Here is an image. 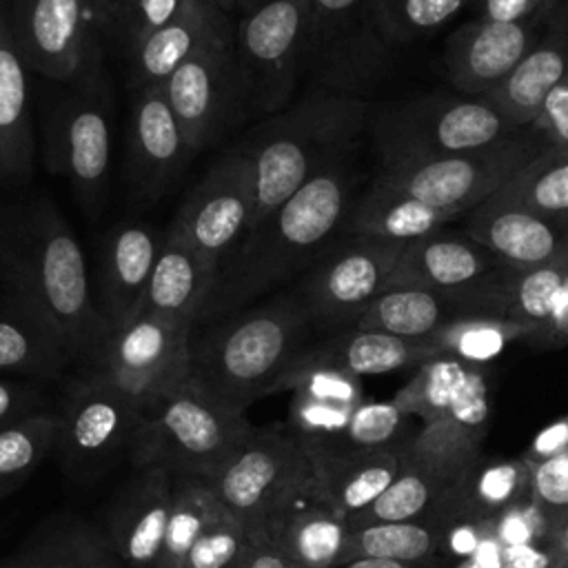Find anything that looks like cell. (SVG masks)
I'll use <instances>...</instances> for the list:
<instances>
[{"instance_id":"4dcf8cb0","label":"cell","mask_w":568,"mask_h":568,"mask_svg":"<svg viewBox=\"0 0 568 568\" xmlns=\"http://www.w3.org/2000/svg\"><path fill=\"white\" fill-rule=\"evenodd\" d=\"M33 153L27 64L11 31L9 0H0V175H27L33 166Z\"/></svg>"},{"instance_id":"681fc988","label":"cell","mask_w":568,"mask_h":568,"mask_svg":"<svg viewBox=\"0 0 568 568\" xmlns=\"http://www.w3.org/2000/svg\"><path fill=\"white\" fill-rule=\"evenodd\" d=\"M530 499L555 524L568 515V450L530 466Z\"/></svg>"},{"instance_id":"f1b7e54d","label":"cell","mask_w":568,"mask_h":568,"mask_svg":"<svg viewBox=\"0 0 568 568\" xmlns=\"http://www.w3.org/2000/svg\"><path fill=\"white\" fill-rule=\"evenodd\" d=\"M313 493L344 519L366 510L395 479L399 448L328 453L308 457Z\"/></svg>"},{"instance_id":"f907efd6","label":"cell","mask_w":568,"mask_h":568,"mask_svg":"<svg viewBox=\"0 0 568 568\" xmlns=\"http://www.w3.org/2000/svg\"><path fill=\"white\" fill-rule=\"evenodd\" d=\"M186 0H126L120 11V27L126 49L173 20Z\"/></svg>"},{"instance_id":"4fadbf2b","label":"cell","mask_w":568,"mask_h":568,"mask_svg":"<svg viewBox=\"0 0 568 568\" xmlns=\"http://www.w3.org/2000/svg\"><path fill=\"white\" fill-rule=\"evenodd\" d=\"M193 153L251 118L233 49V27L193 53L162 84Z\"/></svg>"},{"instance_id":"11a10c76","label":"cell","mask_w":568,"mask_h":568,"mask_svg":"<svg viewBox=\"0 0 568 568\" xmlns=\"http://www.w3.org/2000/svg\"><path fill=\"white\" fill-rule=\"evenodd\" d=\"M38 390L29 384H20V382H9L0 377V428L40 413L38 408Z\"/></svg>"},{"instance_id":"52a82bcc","label":"cell","mask_w":568,"mask_h":568,"mask_svg":"<svg viewBox=\"0 0 568 568\" xmlns=\"http://www.w3.org/2000/svg\"><path fill=\"white\" fill-rule=\"evenodd\" d=\"M544 149H548L546 140L526 126L484 149L379 166L377 180L428 206L459 215L488 200Z\"/></svg>"},{"instance_id":"9a60e30c","label":"cell","mask_w":568,"mask_h":568,"mask_svg":"<svg viewBox=\"0 0 568 568\" xmlns=\"http://www.w3.org/2000/svg\"><path fill=\"white\" fill-rule=\"evenodd\" d=\"M368 0H308L304 75L313 89L355 95L379 60Z\"/></svg>"},{"instance_id":"1f68e13d","label":"cell","mask_w":568,"mask_h":568,"mask_svg":"<svg viewBox=\"0 0 568 568\" xmlns=\"http://www.w3.org/2000/svg\"><path fill=\"white\" fill-rule=\"evenodd\" d=\"M528 497L530 466L521 455L508 459L479 457L428 521L442 530L459 519L490 521Z\"/></svg>"},{"instance_id":"7bdbcfd3","label":"cell","mask_w":568,"mask_h":568,"mask_svg":"<svg viewBox=\"0 0 568 568\" xmlns=\"http://www.w3.org/2000/svg\"><path fill=\"white\" fill-rule=\"evenodd\" d=\"M470 0H368V18L382 44H408L468 7Z\"/></svg>"},{"instance_id":"d590c367","label":"cell","mask_w":568,"mask_h":568,"mask_svg":"<svg viewBox=\"0 0 568 568\" xmlns=\"http://www.w3.org/2000/svg\"><path fill=\"white\" fill-rule=\"evenodd\" d=\"M7 561L9 568H124L102 532L75 521L38 535Z\"/></svg>"},{"instance_id":"8fae6325","label":"cell","mask_w":568,"mask_h":568,"mask_svg":"<svg viewBox=\"0 0 568 568\" xmlns=\"http://www.w3.org/2000/svg\"><path fill=\"white\" fill-rule=\"evenodd\" d=\"M209 481L237 519L257 528L275 508L313 484V468L286 426H253Z\"/></svg>"},{"instance_id":"44dd1931","label":"cell","mask_w":568,"mask_h":568,"mask_svg":"<svg viewBox=\"0 0 568 568\" xmlns=\"http://www.w3.org/2000/svg\"><path fill=\"white\" fill-rule=\"evenodd\" d=\"M464 233L515 268L546 264L568 253V224L528 211L501 189L468 211Z\"/></svg>"},{"instance_id":"f6af8a7d","label":"cell","mask_w":568,"mask_h":568,"mask_svg":"<svg viewBox=\"0 0 568 568\" xmlns=\"http://www.w3.org/2000/svg\"><path fill=\"white\" fill-rule=\"evenodd\" d=\"M255 537L257 530L229 510L195 539L178 568H242Z\"/></svg>"},{"instance_id":"4316f807","label":"cell","mask_w":568,"mask_h":568,"mask_svg":"<svg viewBox=\"0 0 568 568\" xmlns=\"http://www.w3.org/2000/svg\"><path fill=\"white\" fill-rule=\"evenodd\" d=\"M437 355L439 351L430 337H399L351 326L326 333V337L317 342H308L297 359L333 366L362 379L364 375H384L410 366L417 368Z\"/></svg>"},{"instance_id":"f35d334b","label":"cell","mask_w":568,"mask_h":568,"mask_svg":"<svg viewBox=\"0 0 568 568\" xmlns=\"http://www.w3.org/2000/svg\"><path fill=\"white\" fill-rule=\"evenodd\" d=\"M442 528L433 521H382L351 528L346 561L351 559H393V561H430L437 559ZM344 561V564H346ZM342 566V564H339Z\"/></svg>"},{"instance_id":"91938a15","label":"cell","mask_w":568,"mask_h":568,"mask_svg":"<svg viewBox=\"0 0 568 568\" xmlns=\"http://www.w3.org/2000/svg\"><path fill=\"white\" fill-rule=\"evenodd\" d=\"M337 568H439L437 559L430 561H419V564H410V561H393V559H351Z\"/></svg>"},{"instance_id":"603a6c76","label":"cell","mask_w":568,"mask_h":568,"mask_svg":"<svg viewBox=\"0 0 568 568\" xmlns=\"http://www.w3.org/2000/svg\"><path fill=\"white\" fill-rule=\"evenodd\" d=\"M501 266L506 264L470 235L439 229L404 246L386 288L424 286L468 291L488 282Z\"/></svg>"},{"instance_id":"03108f58","label":"cell","mask_w":568,"mask_h":568,"mask_svg":"<svg viewBox=\"0 0 568 568\" xmlns=\"http://www.w3.org/2000/svg\"><path fill=\"white\" fill-rule=\"evenodd\" d=\"M0 568H9V561H7V559H2V561H0Z\"/></svg>"},{"instance_id":"7c38bea8","label":"cell","mask_w":568,"mask_h":568,"mask_svg":"<svg viewBox=\"0 0 568 568\" xmlns=\"http://www.w3.org/2000/svg\"><path fill=\"white\" fill-rule=\"evenodd\" d=\"M9 20L27 69L55 82H98L102 18L91 0H9Z\"/></svg>"},{"instance_id":"83f0119b","label":"cell","mask_w":568,"mask_h":568,"mask_svg":"<svg viewBox=\"0 0 568 568\" xmlns=\"http://www.w3.org/2000/svg\"><path fill=\"white\" fill-rule=\"evenodd\" d=\"M215 277V264L178 235L164 231L151 280L135 313H153L197 324Z\"/></svg>"},{"instance_id":"d4e9b609","label":"cell","mask_w":568,"mask_h":568,"mask_svg":"<svg viewBox=\"0 0 568 568\" xmlns=\"http://www.w3.org/2000/svg\"><path fill=\"white\" fill-rule=\"evenodd\" d=\"M162 235L140 222H122L106 231L100 248L98 308L109 331L138 311L162 246Z\"/></svg>"},{"instance_id":"6da1fadb","label":"cell","mask_w":568,"mask_h":568,"mask_svg":"<svg viewBox=\"0 0 568 568\" xmlns=\"http://www.w3.org/2000/svg\"><path fill=\"white\" fill-rule=\"evenodd\" d=\"M353 153L335 160L302 184L277 209L244 235L217 268L215 284L195 326L213 324L260 297L275 293L308 266L344 233L357 200Z\"/></svg>"},{"instance_id":"d6a6232c","label":"cell","mask_w":568,"mask_h":568,"mask_svg":"<svg viewBox=\"0 0 568 568\" xmlns=\"http://www.w3.org/2000/svg\"><path fill=\"white\" fill-rule=\"evenodd\" d=\"M453 217L457 215L428 206L375 178L371 186L355 200L344 224V233L408 244L444 229V224Z\"/></svg>"},{"instance_id":"6125c7cd","label":"cell","mask_w":568,"mask_h":568,"mask_svg":"<svg viewBox=\"0 0 568 568\" xmlns=\"http://www.w3.org/2000/svg\"><path fill=\"white\" fill-rule=\"evenodd\" d=\"M555 539H557V544H559V548H561V552H564V557L568 561V515L561 517L555 524Z\"/></svg>"},{"instance_id":"3957f363","label":"cell","mask_w":568,"mask_h":568,"mask_svg":"<svg viewBox=\"0 0 568 568\" xmlns=\"http://www.w3.org/2000/svg\"><path fill=\"white\" fill-rule=\"evenodd\" d=\"M313 326L293 291L271 295L191 337V379L217 399L246 408L277 393L291 362L311 342Z\"/></svg>"},{"instance_id":"9f6ffc18","label":"cell","mask_w":568,"mask_h":568,"mask_svg":"<svg viewBox=\"0 0 568 568\" xmlns=\"http://www.w3.org/2000/svg\"><path fill=\"white\" fill-rule=\"evenodd\" d=\"M568 450V415H561L559 419L546 424L528 444V448L521 453L524 462L528 466H535L548 457H555L559 453Z\"/></svg>"},{"instance_id":"be15d7a7","label":"cell","mask_w":568,"mask_h":568,"mask_svg":"<svg viewBox=\"0 0 568 568\" xmlns=\"http://www.w3.org/2000/svg\"><path fill=\"white\" fill-rule=\"evenodd\" d=\"M266 2H271V0H235V11H233V13H237V16L248 13V11L260 9V7L266 4Z\"/></svg>"},{"instance_id":"ac0fdd59","label":"cell","mask_w":568,"mask_h":568,"mask_svg":"<svg viewBox=\"0 0 568 568\" xmlns=\"http://www.w3.org/2000/svg\"><path fill=\"white\" fill-rule=\"evenodd\" d=\"M175 475L138 468L106 510L102 537L124 568H158L173 506Z\"/></svg>"},{"instance_id":"ab89813d","label":"cell","mask_w":568,"mask_h":568,"mask_svg":"<svg viewBox=\"0 0 568 568\" xmlns=\"http://www.w3.org/2000/svg\"><path fill=\"white\" fill-rule=\"evenodd\" d=\"M544 335L539 326L495 317V315H470L442 326L430 335L439 355H453L468 364H484L497 357L510 342Z\"/></svg>"},{"instance_id":"9c48e42d","label":"cell","mask_w":568,"mask_h":568,"mask_svg":"<svg viewBox=\"0 0 568 568\" xmlns=\"http://www.w3.org/2000/svg\"><path fill=\"white\" fill-rule=\"evenodd\" d=\"M404 246L406 242L342 233L293 288L313 331L335 333L355 326L388 286Z\"/></svg>"},{"instance_id":"484cf974","label":"cell","mask_w":568,"mask_h":568,"mask_svg":"<svg viewBox=\"0 0 568 568\" xmlns=\"http://www.w3.org/2000/svg\"><path fill=\"white\" fill-rule=\"evenodd\" d=\"M229 13L209 0H186L180 13L129 49L133 89L164 84L178 67L231 29Z\"/></svg>"},{"instance_id":"5b68a950","label":"cell","mask_w":568,"mask_h":568,"mask_svg":"<svg viewBox=\"0 0 568 568\" xmlns=\"http://www.w3.org/2000/svg\"><path fill=\"white\" fill-rule=\"evenodd\" d=\"M246 413L217 399L195 379H184L142 413L129 444L135 468H166L173 475L211 479L251 430Z\"/></svg>"},{"instance_id":"7402d4cb","label":"cell","mask_w":568,"mask_h":568,"mask_svg":"<svg viewBox=\"0 0 568 568\" xmlns=\"http://www.w3.org/2000/svg\"><path fill=\"white\" fill-rule=\"evenodd\" d=\"M129 122L131 178L140 195L158 197L182 173L193 149L162 84L133 89Z\"/></svg>"},{"instance_id":"6f0895ef","label":"cell","mask_w":568,"mask_h":568,"mask_svg":"<svg viewBox=\"0 0 568 568\" xmlns=\"http://www.w3.org/2000/svg\"><path fill=\"white\" fill-rule=\"evenodd\" d=\"M439 568H504V546L490 530V535L473 555L453 564H439Z\"/></svg>"},{"instance_id":"8992f818","label":"cell","mask_w":568,"mask_h":568,"mask_svg":"<svg viewBox=\"0 0 568 568\" xmlns=\"http://www.w3.org/2000/svg\"><path fill=\"white\" fill-rule=\"evenodd\" d=\"M379 166L490 146L517 133L490 102L473 95H424L371 111Z\"/></svg>"},{"instance_id":"db71d44e","label":"cell","mask_w":568,"mask_h":568,"mask_svg":"<svg viewBox=\"0 0 568 568\" xmlns=\"http://www.w3.org/2000/svg\"><path fill=\"white\" fill-rule=\"evenodd\" d=\"M504 568H568L557 539L504 546Z\"/></svg>"},{"instance_id":"8d00e7d4","label":"cell","mask_w":568,"mask_h":568,"mask_svg":"<svg viewBox=\"0 0 568 568\" xmlns=\"http://www.w3.org/2000/svg\"><path fill=\"white\" fill-rule=\"evenodd\" d=\"M229 508L206 477L175 475L173 506L158 568H178L195 539Z\"/></svg>"},{"instance_id":"7a4b0ae2","label":"cell","mask_w":568,"mask_h":568,"mask_svg":"<svg viewBox=\"0 0 568 568\" xmlns=\"http://www.w3.org/2000/svg\"><path fill=\"white\" fill-rule=\"evenodd\" d=\"M0 284L44 322L73 359L91 364L109 335L84 253L49 200L0 206Z\"/></svg>"},{"instance_id":"e575fe53","label":"cell","mask_w":568,"mask_h":568,"mask_svg":"<svg viewBox=\"0 0 568 568\" xmlns=\"http://www.w3.org/2000/svg\"><path fill=\"white\" fill-rule=\"evenodd\" d=\"M568 280V253L537 266H504L495 280L497 313L508 320L539 326L550 335V315L559 291Z\"/></svg>"},{"instance_id":"30bf717a","label":"cell","mask_w":568,"mask_h":568,"mask_svg":"<svg viewBox=\"0 0 568 568\" xmlns=\"http://www.w3.org/2000/svg\"><path fill=\"white\" fill-rule=\"evenodd\" d=\"M308 0H271L233 22V49L251 118L291 104L304 75Z\"/></svg>"},{"instance_id":"c3c4849f","label":"cell","mask_w":568,"mask_h":568,"mask_svg":"<svg viewBox=\"0 0 568 568\" xmlns=\"http://www.w3.org/2000/svg\"><path fill=\"white\" fill-rule=\"evenodd\" d=\"M490 530L501 546H521L552 539L555 521L528 497L490 519Z\"/></svg>"},{"instance_id":"5bb4252c","label":"cell","mask_w":568,"mask_h":568,"mask_svg":"<svg viewBox=\"0 0 568 568\" xmlns=\"http://www.w3.org/2000/svg\"><path fill=\"white\" fill-rule=\"evenodd\" d=\"M253 215L251 160L235 146L200 178L166 231L220 268L251 231Z\"/></svg>"},{"instance_id":"60d3db41","label":"cell","mask_w":568,"mask_h":568,"mask_svg":"<svg viewBox=\"0 0 568 568\" xmlns=\"http://www.w3.org/2000/svg\"><path fill=\"white\" fill-rule=\"evenodd\" d=\"M501 191L528 211L568 224V151L544 149Z\"/></svg>"},{"instance_id":"b9f144b4","label":"cell","mask_w":568,"mask_h":568,"mask_svg":"<svg viewBox=\"0 0 568 568\" xmlns=\"http://www.w3.org/2000/svg\"><path fill=\"white\" fill-rule=\"evenodd\" d=\"M408 415L393 402H371L364 399L351 415L346 428L328 444L308 450L306 457L328 455V453H353V450H379V448H402L413 435L406 426Z\"/></svg>"},{"instance_id":"836d02e7","label":"cell","mask_w":568,"mask_h":568,"mask_svg":"<svg viewBox=\"0 0 568 568\" xmlns=\"http://www.w3.org/2000/svg\"><path fill=\"white\" fill-rule=\"evenodd\" d=\"M73 359L62 339L13 300L0 306V375H55Z\"/></svg>"},{"instance_id":"ba28073f","label":"cell","mask_w":568,"mask_h":568,"mask_svg":"<svg viewBox=\"0 0 568 568\" xmlns=\"http://www.w3.org/2000/svg\"><path fill=\"white\" fill-rule=\"evenodd\" d=\"M193 328L186 320L135 313L109 331L89 371L146 413L189 379Z\"/></svg>"},{"instance_id":"e7e4bbea","label":"cell","mask_w":568,"mask_h":568,"mask_svg":"<svg viewBox=\"0 0 568 568\" xmlns=\"http://www.w3.org/2000/svg\"><path fill=\"white\" fill-rule=\"evenodd\" d=\"M209 2H213L217 9H222L229 16L235 11V0H209Z\"/></svg>"},{"instance_id":"cb8c5ba5","label":"cell","mask_w":568,"mask_h":568,"mask_svg":"<svg viewBox=\"0 0 568 568\" xmlns=\"http://www.w3.org/2000/svg\"><path fill=\"white\" fill-rule=\"evenodd\" d=\"M257 528L295 568H337L346 561L351 524L315 497L313 484L275 508Z\"/></svg>"},{"instance_id":"74e56055","label":"cell","mask_w":568,"mask_h":568,"mask_svg":"<svg viewBox=\"0 0 568 568\" xmlns=\"http://www.w3.org/2000/svg\"><path fill=\"white\" fill-rule=\"evenodd\" d=\"M475 366L453 355H437L417 366L413 377L393 395V402L408 417H419L424 424L437 422L448 415Z\"/></svg>"},{"instance_id":"f5cc1de1","label":"cell","mask_w":568,"mask_h":568,"mask_svg":"<svg viewBox=\"0 0 568 568\" xmlns=\"http://www.w3.org/2000/svg\"><path fill=\"white\" fill-rule=\"evenodd\" d=\"M530 126L546 140L548 146L568 151V73L548 93Z\"/></svg>"},{"instance_id":"2e32d148","label":"cell","mask_w":568,"mask_h":568,"mask_svg":"<svg viewBox=\"0 0 568 568\" xmlns=\"http://www.w3.org/2000/svg\"><path fill=\"white\" fill-rule=\"evenodd\" d=\"M142 413L113 384L93 371L73 379L58 413V450L75 473L100 470L120 448L131 444Z\"/></svg>"},{"instance_id":"277c9868","label":"cell","mask_w":568,"mask_h":568,"mask_svg":"<svg viewBox=\"0 0 568 568\" xmlns=\"http://www.w3.org/2000/svg\"><path fill=\"white\" fill-rule=\"evenodd\" d=\"M371 104L357 95L313 89L262 120L237 146L253 169L257 224L315 173L355 151Z\"/></svg>"},{"instance_id":"ee69618b","label":"cell","mask_w":568,"mask_h":568,"mask_svg":"<svg viewBox=\"0 0 568 568\" xmlns=\"http://www.w3.org/2000/svg\"><path fill=\"white\" fill-rule=\"evenodd\" d=\"M58 413H33L0 428V493L22 481L58 446Z\"/></svg>"},{"instance_id":"94428289","label":"cell","mask_w":568,"mask_h":568,"mask_svg":"<svg viewBox=\"0 0 568 568\" xmlns=\"http://www.w3.org/2000/svg\"><path fill=\"white\" fill-rule=\"evenodd\" d=\"M550 335H561L568 339V280L564 284V288L559 291L555 306H552V315H550Z\"/></svg>"},{"instance_id":"d6986e66","label":"cell","mask_w":568,"mask_h":568,"mask_svg":"<svg viewBox=\"0 0 568 568\" xmlns=\"http://www.w3.org/2000/svg\"><path fill=\"white\" fill-rule=\"evenodd\" d=\"M544 29V22L504 24L477 18L462 24L444 47V67L450 84L462 95H486L535 47Z\"/></svg>"},{"instance_id":"7dc6e473","label":"cell","mask_w":568,"mask_h":568,"mask_svg":"<svg viewBox=\"0 0 568 568\" xmlns=\"http://www.w3.org/2000/svg\"><path fill=\"white\" fill-rule=\"evenodd\" d=\"M355 408L357 406L331 404L293 393V399L288 404L286 428L300 442L304 453H308L335 439L346 428Z\"/></svg>"},{"instance_id":"f546056e","label":"cell","mask_w":568,"mask_h":568,"mask_svg":"<svg viewBox=\"0 0 568 568\" xmlns=\"http://www.w3.org/2000/svg\"><path fill=\"white\" fill-rule=\"evenodd\" d=\"M568 73V27H546L535 47L486 95L515 129L535 122L544 100Z\"/></svg>"},{"instance_id":"bcb514c9","label":"cell","mask_w":568,"mask_h":568,"mask_svg":"<svg viewBox=\"0 0 568 568\" xmlns=\"http://www.w3.org/2000/svg\"><path fill=\"white\" fill-rule=\"evenodd\" d=\"M280 390H291L342 406H359L364 402L359 377L333 366L313 364L297 357L291 362L284 377L280 379L277 393Z\"/></svg>"},{"instance_id":"816d5d0a","label":"cell","mask_w":568,"mask_h":568,"mask_svg":"<svg viewBox=\"0 0 568 568\" xmlns=\"http://www.w3.org/2000/svg\"><path fill=\"white\" fill-rule=\"evenodd\" d=\"M557 0H470L468 11L477 20L504 22V24H526L544 22Z\"/></svg>"},{"instance_id":"ffe728a7","label":"cell","mask_w":568,"mask_h":568,"mask_svg":"<svg viewBox=\"0 0 568 568\" xmlns=\"http://www.w3.org/2000/svg\"><path fill=\"white\" fill-rule=\"evenodd\" d=\"M497 273L481 286L468 291L390 286L371 302V306L355 322V328L382 331L399 337H430L442 326L462 317H499L493 300V282Z\"/></svg>"},{"instance_id":"680465c9","label":"cell","mask_w":568,"mask_h":568,"mask_svg":"<svg viewBox=\"0 0 568 568\" xmlns=\"http://www.w3.org/2000/svg\"><path fill=\"white\" fill-rule=\"evenodd\" d=\"M257 537H255V546L248 555V559L244 561L242 568H295L280 550L277 546L264 535L262 528H255Z\"/></svg>"},{"instance_id":"e0dca14e","label":"cell","mask_w":568,"mask_h":568,"mask_svg":"<svg viewBox=\"0 0 568 568\" xmlns=\"http://www.w3.org/2000/svg\"><path fill=\"white\" fill-rule=\"evenodd\" d=\"M113 126L98 82L62 100L49 115L44 160L51 173L71 182L84 202H100L111 171Z\"/></svg>"}]
</instances>
